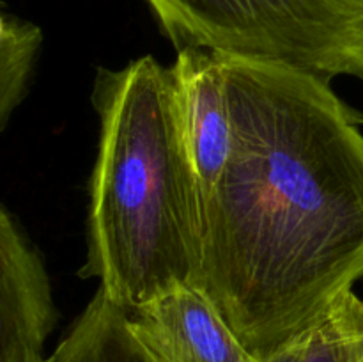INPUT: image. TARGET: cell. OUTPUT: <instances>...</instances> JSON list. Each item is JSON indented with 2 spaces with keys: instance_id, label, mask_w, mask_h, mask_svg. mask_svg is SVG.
Wrapping results in <instances>:
<instances>
[{
  "instance_id": "277c9868",
  "label": "cell",
  "mask_w": 363,
  "mask_h": 362,
  "mask_svg": "<svg viewBox=\"0 0 363 362\" xmlns=\"http://www.w3.org/2000/svg\"><path fill=\"white\" fill-rule=\"evenodd\" d=\"M57 307L41 254L16 216L0 212V362H45Z\"/></svg>"
},
{
  "instance_id": "8992f818",
  "label": "cell",
  "mask_w": 363,
  "mask_h": 362,
  "mask_svg": "<svg viewBox=\"0 0 363 362\" xmlns=\"http://www.w3.org/2000/svg\"><path fill=\"white\" fill-rule=\"evenodd\" d=\"M181 130L202 197L215 188L233 149V116L222 55L177 50L172 66Z\"/></svg>"
},
{
  "instance_id": "3957f363",
  "label": "cell",
  "mask_w": 363,
  "mask_h": 362,
  "mask_svg": "<svg viewBox=\"0 0 363 362\" xmlns=\"http://www.w3.org/2000/svg\"><path fill=\"white\" fill-rule=\"evenodd\" d=\"M176 50L363 77V0H147Z\"/></svg>"
},
{
  "instance_id": "52a82bcc",
  "label": "cell",
  "mask_w": 363,
  "mask_h": 362,
  "mask_svg": "<svg viewBox=\"0 0 363 362\" xmlns=\"http://www.w3.org/2000/svg\"><path fill=\"white\" fill-rule=\"evenodd\" d=\"M45 362H162L133 332L128 312L101 287Z\"/></svg>"
},
{
  "instance_id": "ba28073f",
  "label": "cell",
  "mask_w": 363,
  "mask_h": 362,
  "mask_svg": "<svg viewBox=\"0 0 363 362\" xmlns=\"http://www.w3.org/2000/svg\"><path fill=\"white\" fill-rule=\"evenodd\" d=\"M363 346V300L346 291L328 314L261 362H358Z\"/></svg>"
},
{
  "instance_id": "30bf717a",
  "label": "cell",
  "mask_w": 363,
  "mask_h": 362,
  "mask_svg": "<svg viewBox=\"0 0 363 362\" xmlns=\"http://www.w3.org/2000/svg\"><path fill=\"white\" fill-rule=\"evenodd\" d=\"M358 362H363V346H362V353H360V361Z\"/></svg>"
},
{
  "instance_id": "5b68a950",
  "label": "cell",
  "mask_w": 363,
  "mask_h": 362,
  "mask_svg": "<svg viewBox=\"0 0 363 362\" xmlns=\"http://www.w3.org/2000/svg\"><path fill=\"white\" fill-rule=\"evenodd\" d=\"M128 318L162 362H259L201 287H174Z\"/></svg>"
},
{
  "instance_id": "8fae6325",
  "label": "cell",
  "mask_w": 363,
  "mask_h": 362,
  "mask_svg": "<svg viewBox=\"0 0 363 362\" xmlns=\"http://www.w3.org/2000/svg\"><path fill=\"white\" fill-rule=\"evenodd\" d=\"M362 80H363V77H362Z\"/></svg>"
},
{
  "instance_id": "7a4b0ae2",
  "label": "cell",
  "mask_w": 363,
  "mask_h": 362,
  "mask_svg": "<svg viewBox=\"0 0 363 362\" xmlns=\"http://www.w3.org/2000/svg\"><path fill=\"white\" fill-rule=\"evenodd\" d=\"M99 148L80 277L126 312L179 286L199 287L202 192L177 109L172 67L152 55L99 67Z\"/></svg>"
},
{
  "instance_id": "9c48e42d",
  "label": "cell",
  "mask_w": 363,
  "mask_h": 362,
  "mask_svg": "<svg viewBox=\"0 0 363 362\" xmlns=\"http://www.w3.org/2000/svg\"><path fill=\"white\" fill-rule=\"evenodd\" d=\"M43 45V32L35 23L13 14L0 20V124L7 126L27 92L34 60Z\"/></svg>"
},
{
  "instance_id": "6da1fadb",
  "label": "cell",
  "mask_w": 363,
  "mask_h": 362,
  "mask_svg": "<svg viewBox=\"0 0 363 362\" xmlns=\"http://www.w3.org/2000/svg\"><path fill=\"white\" fill-rule=\"evenodd\" d=\"M222 60L233 149L202 197L199 287L261 362L363 277V133L325 78Z\"/></svg>"
}]
</instances>
